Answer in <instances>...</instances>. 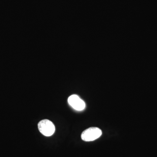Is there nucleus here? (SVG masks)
I'll list each match as a JSON object with an SVG mask.
<instances>
[{"label": "nucleus", "mask_w": 157, "mask_h": 157, "mask_svg": "<svg viewBox=\"0 0 157 157\" xmlns=\"http://www.w3.org/2000/svg\"><path fill=\"white\" fill-rule=\"evenodd\" d=\"M38 128L41 134L49 137L52 136L55 132V127L52 122L48 120L45 119L40 121L38 124Z\"/></svg>", "instance_id": "nucleus-2"}, {"label": "nucleus", "mask_w": 157, "mask_h": 157, "mask_svg": "<svg viewBox=\"0 0 157 157\" xmlns=\"http://www.w3.org/2000/svg\"><path fill=\"white\" fill-rule=\"evenodd\" d=\"M102 132L101 129L96 127H92L86 129L81 134V138L85 141H91L99 138Z\"/></svg>", "instance_id": "nucleus-1"}, {"label": "nucleus", "mask_w": 157, "mask_h": 157, "mask_svg": "<svg viewBox=\"0 0 157 157\" xmlns=\"http://www.w3.org/2000/svg\"><path fill=\"white\" fill-rule=\"evenodd\" d=\"M68 103L74 109L81 111L85 108L86 104L84 101L76 95H72L68 98Z\"/></svg>", "instance_id": "nucleus-3"}]
</instances>
